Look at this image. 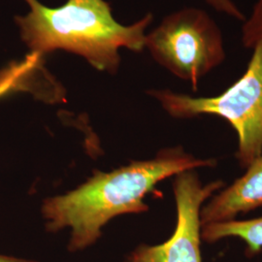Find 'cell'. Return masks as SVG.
<instances>
[{
	"label": "cell",
	"mask_w": 262,
	"mask_h": 262,
	"mask_svg": "<svg viewBox=\"0 0 262 262\" xmlns=\"http://www.w3.org/2000/svg\"><path fill=\"white\" fill-rule=\"evenodd\" d=\"M0 262H35L32 260H27V259H20L16 257H11L6 255H0Z\"/></svg>",
	"instance_id": "obj_11"
},
{
	"label": "cell",
	"mask_w": 262,
	"mask_h": 262,
	"mask_svg": "<svg viewBox=\"0 0 262 262\" xmlns=\"http://www.w3.org/2000/svg\"><path fill=\"white\" fill-rule=\"evenodd\" d=\"M162 107L174 118L187 119L201 115L224 118L238 134L236 158L248 168L262 155V40L244 75L225 92L214 97H192L171 91H154Z\"/></svg>",
	"instance_id": "obj_3"
},
{
	"label": "cell",
	"mask_w": 262,
	"mask_h": 262,
	"mask_svg": "<svg viewBox=\"0 0 262 262\" xmlns=\"http://www.w3.org/2000/svg\"><path fill=\"white\" fill-rule=\"evenodd\" d=\"M262 206V155L248 167L243 177L211 198L200 211L201 225L233 221Z\"/></svg>",
	"instance_id": "obj_6"
},
{
	"label": "cell",
	"mask_w": 262,
	"mask_h": 262,
	"mask_svg": "<svg viewBox=\"0 0 262 262\" xmlns=\"http://www.w3.org/2000/svg\"><path fill=\"white\" fill-rule=\"evenodd\" d=\"M25 1L30 11L15 19L30 53L45 56L66 50L112 74L121 62L119 49L141 52L145 48V30L152 20L148 14L131 26H122L113 18L111 7L104 0H67L58 8L38 0Z\"/></svg>",
	"instance_id": "obj_2"
},
{
	"label": "cell",
	"mask_w": 262,
	"mask_h": 262,
	"mask_svg": "<svg viewBox=\"0 0 262 262\" xmlns=\"http://www.w3.org/2000/svg\"><path fill=\"white\" fill-rule=\"evenodd\" d=\"M29 93L49 103L63 101L66 92L45 67V56L29 53L0 69V98Z\"/></svg>",
	"instance_id": "obj_7"
},
{
	"label": "cell",
	"mask_w": 262,
	"mask_h": 262,
	"mask_svg": "<svg viewBox=\"0 0 262 262\" xmlns=\"http://www.w3.org/2000/svg\"><path fill=\"white\" fill-rule=\"evenodd\" d=\"M159 64L189 81L201 78L225 60L221 29L203 10L186 8L171 14L146 35V46Z\"/></svg>",
	"instance_id": "obj_4"
},
{
	"label": "cell",
	"mask_w": 262,
	"mask_h": 262,
	"mask_svg": "<svg viewBox=\"0 0 262 262\" xmlns=\"http://www.w3.org/2000/svg\"><path fill=\"white\" fill-rule=\"evenodd\" d=\"M262 40V0H257L253 6V12L245 21L242 28L243 45L253 49Z\"/></svg>",
	"instance_id": "obj_9"
},
{
	"label": "cell",
	"mask_w": 262,
	"mask_h": 262,
	"mask_svg": "<svg viewBox=\"0 0 262 262\" xmlns=\"http://www.w3.org/2000/svg\"><path fill=\"white\" fill-rule=\"evenodd\" d=\"M225 186L221 180L203 185L193 170L176 175L174 194L177 225L172 237L157 246L141 245L126 262H202L200 252L202 204Z\"/></svg>",
	"instance_id": "obj_5"
},
{
	"label": "cell",
	"mask_w": 262,
	"mask_h": 262,
	"mask_svg": "<svg viewBox=\"0 0 262 262\" xmlns=\"http://www.w3.org/2000/svg\"><path fill=\"white\" fill-rule=\"evenodd\" d=\"M226 237L242 239L247 246V254H256L262 249V217L201 225V238L207 243H214Z\"/></svg>",
	"instance_id": "obj_8"
},
{
	"label": "cell",
	"mask_w": 262,
	"mask_h": 262,
	"mask_svg": "<svg viewBox=\"0 0 262 262\" xmlns=\"http://www.w3.org/2000/svg\"><path fill=\"white\" fill-rule=\"evenodd\" d=\"M214 9L225 13L227 16L244 20L245 16L232 0H205Z\"/></svg>",
	"instance_id": "obj_10"
},
{
	"label": "cell",
	"mask_w": 262,
	"mask_h": 262,
	"mask_svg": "<svg viewBox=\"0 0 262 262\" xmlns=\"http://www.w3.org/2000/svg\"><path fill=\"white\" fill-rule=\"evenodd\" d=\"M215 159H199L181 148L160 150L154 159L132 162L109 173L98 172L64 195L47 199L42 213L49 231L72 229L70 251L83 250L100 237L111 219L147 212L144 198L156 185L171 176L198 167L215 166Z\"/></svg>",
	"instance_id": "obj_1"
}]
</instances>
